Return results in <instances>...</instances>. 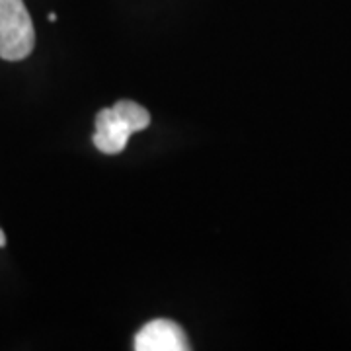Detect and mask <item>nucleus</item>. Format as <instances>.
Returning <instances> with one entry per match:
<instances>
[{"mask_svg": "<svg viewBox=\"0 0 351 351\" xmlns=\"http://www.w3.org/2000/svg\"><path fill=\"white\" fill-rule=\"evenodd\" d=\"M36 45V29L24 0H0V59L22 61Z\"/></svg>", "mask_w": 351, "mask_h": 351, "instance_id": "f257e3e1", "label": "nucleus"}, {"mask_svg": "<svg viewBox=\"0 0 351 351\" xmlns=\"http://www.w3.org/2000/svg\"><path fill=\"white\" fill-rule=\"evenodd\" d=\"M137 351H186L188 338L172 320H152L135 336Z\"/></svg>", "mask_w": 351, "mask_h": 351, "instance_id": "f03ea898", "label": "nucleus"}, {"mask_svg": "<svg viewBox=\"0 0 351 351\" xmlns=\"http://www.w3.org/2000/svg\"><path fill=\"white\" fill-rule=\"evenodd\" d=\"M133 135L125 121L115 113L113 108L101 110L96 115V133H94V145L104 154H117L125 149L127 141Z\"/></svg>", "mask_w": 351, "mask_h": 351, "instance_id": "7ed1b4c3", "label": "nucleus"}, {"mask_svg": "<svg viewBox=\"0 0 351 351\" xmlns=\"http://www.w3.org/2000/svg\"><path fill=\"white\" fill-rule=\"evenodd\" d=\"M113 110H115V113L125 121L133 133H135V131H143V129H147L149 123H151V115H149V112H147L143 106L135 104V101H129V100L117 101V104L113 106Z\"/></svg>", "mask_w": 351, "mask_h": 351, "instance_id": "20e7f679", "label": "nucleus"}, {"mask_svg": "<svg viewBox=\"0 0 351 351\" xmlns=\"http://www.w3.org/2000/svg\"><path fill=\"white\" fill-rule=\"evenodd\" d=\"M4 244H6V234L0 230V246H4Z\"/></svg>", "mask_w": 351, "mask_h": 351, "instance_id": "39448f33", "label": "nucleus"}, {"mask_svg": "<svg viewBox=\"0 0 351 351\" xmlns=\"http://www.w3.org/2000/svg\"><path fill=\"white\" fill-rule=\"evenodd\" d=\"M57 20V14H49V22H55Z\"/></svg>", "mask_w": 351, "mask_h": 351, "instance_id": "423d86ee", "label": "nucleus"}]
</instances>
